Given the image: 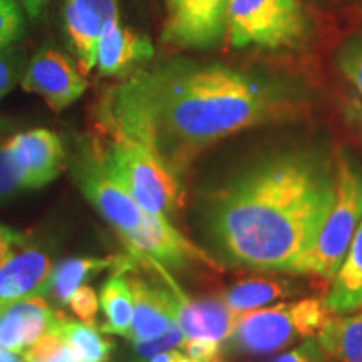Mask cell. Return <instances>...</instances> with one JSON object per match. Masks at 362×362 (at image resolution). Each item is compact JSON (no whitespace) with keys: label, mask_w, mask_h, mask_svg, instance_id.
Instances as JSON below:
<instances>
[{"label":"cell","mask_w":362,"mask_h":362,"mask_svg":"<svg viewBox=\"0 0 362 362\" xmlns=\"http://www.w3.org/2000/svg\"><path fill=\"white\" fill-rule=\"evenodd\" d=\"M304 107V94L285 79L175 59L107 90L98 124L104 136L141 144L181 176L221 139L292 119Z\"/></svg>","instance_id":"6da1fadb"},{"label":"cell","mask_w":362,"mask_h":362,"mask_svg":"<svg viewBox=\"0 0 362 362\" xmlns=\"http://www.w3.org/2000/svg\"><path fill=\"white\" fill-rule=\"evenodd\" d=\"M334 187L336 166L319 149L257 158L208 197L211 245L228 264L293 274L319 237Z\"/></svg>","instance_id":"7a4b0ae2"},{"label":"cell","mask_w":362,"mask_h":362,"mask_svg":"<svg viewBox=\"0 0 362 362\" xmlns=\"http://www.w3.org/2000/svg\"><path fill=\"white\" fill-rule=\"evenodd\" d=\"M104 138L106 141L93 144L90 155L103 163L107 173L148 214L163 216L175 214L183 198L180 176L141 144L110 136Z\"/></svg>","instance_id":"3957f363"},{"label":"cell","mask_w":362,"mask_h":362,"mask_svg":"<svg viewBox=\"0 0 362 362\" xmlns=\"http://www.w3.org/2000/svg\"><path fill=\"white\" fill-rule=\"evenodd\" d=\"M336 187L330 210L314 247L298 262L293 274H314L332 280L341 269L356 230L362 221V168L347 153H337Z\"/></svg>","instance_id":"277c9868"},{"label":"cell","mask_w":362,"mask_h":362,"mask_svg":"<svg viewBox=\"0 0 362 362\" xmlns=\"http://www.w3.org/2000/svg\"><path fill=\"white\" fill-rule=\"evenodd\" d=\"M332 317L324 300L302 298L293 304H275L238 315L228 337L230 351L245 356L277 352L298 337H317Z\"/></svg>","instance_id":"5b68a950"},{"label":"cell","mask_w":362,"mask_h":362,"mask_svg":"<svg viewBox=\"0 0 362 362\" xmlns=\"http://www.w3.org/2000/svg\"><path fill=\"white\" fill-rule=\"evenodd\" d=\"M309 33L310 17L300 0H228L226 34L233 47L296 49Z\"/></svg>","instance_id":"8992f818"},{"label":"cell","mask_w":362,"mask_h":362,"mask_svg":"<svg viewBox=\"0 0 362 362\" xmlns=\"http://www.w3.org/2000/svg\"><path fill=\"white\" fill-rule=\"evenodd\" d=\"M76 176L84 197L115 226L121 238L131 237L144 225L148 211L136 203L134 198L107 173L103 163L90 153L78 163Z\"/></svg>","instance_id":"52a82bcc"},{"label":"cell","mask_w":362,"mask_h":362,"mask_svg":"<svg viewBox=\"0 0 362 362\" xmlns=\"http://www.w3.org/2000/svg\"><path fill=\"white\" fill-rule=\"evenodd\" d=\"M228 0H168L163 39L185 49L214 47L226 34Z\"/></svg>","instance_id":"ba28073f"},{"label":"cell","mask_w":362,"mask_h":362,"mask_svg":"<svg viewBox=\"0 0 362 362\" xmlns=\"http://www.w3.org/2000/svg\"><path fill=\"white\" fill-rule=\"evenodd\" d=\"M22 88L45 99L54 111H62L83 96L88 81L71 59L54 47H44L30 59L22 76Z\"/></svg>","instance_id":"9c48e42d"},{"label":"cell","mask_w":362,"mask_h":362,"mask_svg":"<svg viewBox=\"0 0 362 362\" xmlns=\"http://www.w3.org/2000/svg\"><path fill=\"white\" fill-rule=\"evenodd\" d=\"M131 255L155 260L166 267H183L188 262H203L215 267V260L183 237L163 215L149 214L141 228L123 240Z\"/></svg>","instance_id":"30bf717a"},{"label":"cell","mask_w":362,"mask_h":362,"mask_svg":"<svg viewBox=\"0 0 362 362\" xmlns=\"http://www.w3.org/2000/svg\"><path fill=\"white\" fill-rule=\"evenodd\" d=\"M155 262V260H153ZM156 269L170 285L176 298V322L183 330L187 339H206V341L223 342L232 336L238 315L223 298H188L180 287L173 282V279L166 274L165 267L155 262Z\"/></svg>","instance_id":"8fae6325"},{"label":"cell","mask_w":362,"mask_h":362,"mask_svg":"<svg viewBox=\"0 0 362 362\" xmlns=\"http://www.w3.org/2000/svg\"><path fill=\"white\" fill-rule=\"evenodd\" d=\"M133 293L131 342L155 339L176 324V298L170 285L151 284L138 275L128 277Z\"/></svg>","instance_id":"7c38bea8"},{"label":"cell","mask_w":362,"mask_h":362,"mask_svg":"<svg viewBox=\"0 0 362 362\" xmlns=\"http://www.w3.org/2000/svg\"><path fill=\"white\" fill-rule=\"evenodd\" d=\"M52 260L39 247H24L0 267V312L33 296H44Z\"/></svg>","instance_id":"4fadbf2b"},{"label":"cell","mask_w":362,"mask_h":362,"mask_svg":"<svg viewBox=\"0 0 362 362\" xmlns=\"http://www.w3.org/2000/svg\"><path fill=\"white\" fill-rule=\"evenodd\" d=\"M61 312L54 310L44 296H33L0 312V347L22 354L30 344L57 324Z\"/></svg>","instance_id":"5bb4252c"},{"label":"cell","mask_w":362,"mask_h":362,"mask_svg":"<svg viewBox=\"0 0 362 362\" xmlns=\"http://www.w3.org/2000/svg\"><path fill=\"white\" fill-rule=\"evenodd\" d=\"M153 52L148 37L131 33L119 24V19L107 21L103 24L96 67L101 76H124L134 66L149 61Z\"/></svg>","instance_id":"9a60e30c"},{"label":"cell","mask_w":362,"mask_h":362,"mask_svg":"<svg viewBox=\"0 0 362 362\" xmlns=\"http://www.w3.org/2000/svg\"><path fill=\"white\" fill-rule=\"evenodd\" d=\"M136 265L133 255L128 257H106V259H69L61 262L51 272L45 296H49L57 304H69V298L86 280L99 272L112 269L115 274H126Z\"/></svg>","instance_id":"2e32d148"},{"label":"cell","mask_w":362,"mask_h":362,"mask_svg":"<svg viewBox=\"0 0 362 362\" xmlns=\"http://www.w3.org/2000/svg\"><path fill=\"white\" fill-rule=\"evenodd\" d=\"M25 158L29 170V189L40 188L57 178L64 168V149L61 139L47 129H30L12 136Z\"/></svg>","instance_id":"e0dca14e"},{"label":"cell","mask_w":362,"mask_h":362,"mask_svg":"<svg viewBox=\"0 0 362 362\" xmlns=\"http://www.w3.org/2000/svg\"><path fill=\"white\" fill-rule=\"evenodd\" d=\"M64 22L67 37L78 57L81 72H88L96 67L103 19L84 0H66Z\"/></svg>","instance_id":"ac0fdd59"},{"label":"cell","mask_w":362,"mask_h":362,"mask_svg":"<svg viewBox=\"0 0 362 362\" xmlns=\"http://www.w3.org/2000/svg\"><path fill=\"white\" fill-rule=\"evenodd\" d=\"M324 305L332 314H349L362 307V221L341 269L332 279V287L324 298Z\"/></svg>","instance_id":"d6986e66"},{"label":"cell","mask_w":362,"mask_h":362,"mask_svg":"<svg viewBox=\"0 0 362 362\" xmlns=\"http://www.w3.org/2000/svg\"><path fill=\"white\" fill-rule=\"evenodd\" d=\"M315 339L325 356L339 362H362V312L332 314Z\"/></svg>","instance_id":"ffe728a7"},{"label":"cell","mask_w":362,"mask_h":362,"mask_svg":"<svg viewBox=\"0 0 362 362\" xmlns=\"http://www.w3.org/2000/svg\"><path fill=\"white\" fill-rule=\"evenodd\" d=\"M101 302L104 322L99 330L104 334L123 336L129 341L133 329V293L126 274H115L101 288Z\"/></svg>","instance_id":"44dd1931"},{"label":"cell","mask_w":362,"mask_h":362,"mask_svg":"<svg viewBox=\"0 0 362 362\" xmlns=\"http://www.w3.org/2000/svg\"><path fill=\"white\" fill-rule=\"evenodd\" d=\"M293 292H297V288L293 287V284L285 282V280L248 279L230 287L221 298L233 312L243 314V312L270 305L272 302L292 296Z\"/></svg>","instance_id":"7402d4cb"},{"label":"cell","mask_w":362,"mask_h":362,"mask_svg":"<svg viewBox=\"0 0 362 362\" xmlns=\"http://www.w3.org/2000/svg\"><path fill=\"white\" fill-rule=\"evenodd\" d=\"M57 329L81 362H106L110 359L115 344L103 337L96 325L76 322L61 312Z\"/></svg>","instance_id":"603a6c76"},{"label":"cell","mask_w":362,"mask_h":362,"mask_svg":"<svg viewBox=\"0 0 362 362\" xmlns=\"http://www.w3.org/2000/svg\"><path fill=\"white\" fill-rule=\"evenodd\" d=\"M21 189H29L25 158L11 138H0V200Z\"/></svg>","instance_id":"cb8c5ba5"},{"label":"cell","mask_w":362,"mask_h":362,"mask_svg":"<svg viewBox=\"0 0 362 362\" xmlns=\"http://www.w3.org/2000/svg\"><path fill=\"white\" fill-rule=\"evenodd\" d=\"M21 356L24 362H81L59 332L57 324L30 344Z\"/></svg>","instance_id":"d4e9b609"},{"label":"cell","mask_w":362,"mask_h":362,"mask_svg":"<svg viewBox=\"0 0 362 362\" xmlns=\"http://www.w3.org/2000/svg\"><path fill=\"white\" fill-rule=\"evenodd\" d=\"M337 66L362 98V33L352 35L337 52Z\"/></svg>","instance_id":"484cf974"},{"label":"cell","mask_w":362,"mask_h":362,"mask_svg":"<svg viewBox=\"0 0 362 362\" xmlns=\"http://www.w3.org/2000/svg\"><path fill=\"white\" fill-rule=\"evenodd\" d=\"M24 34V13L17 0H0V51Z\"/></svg>","instance_id":"4316f807"},{"label":"cell","mask_w":362,"mask_h":362,"mask_svg":"<svg viewBox=\"0 0 362 362\" xmlns=\"http://www.w3.org/2000/svg\"><path fill=\"white\" fill-rule=\"evenodd\" d=\"M185 334L178 322L171 325V327L166 330L163 336H158L155 339H148V341H136L134 344V352L139 359H151L160 352L176 349V347H181V344L185 342Z\"/></svg>","instance_id":"83f0119b"},{"label":"cell","mask_w":362,"mask_h":362,"mask_svg":"<svg viewBox=\"0 0 362 362\" xmlns=\"http://www.w3.org/2000/svg\"><path fill=\"white\" fill-rule=\"evenodd\" d=\"M22 66H24V59L19 49L11 45L0 51V98L6 96L17 84V81L22 79Z\"/></svg>","instance_id":"f1b7e54d"},{"label":"cell","mask_w":362,"mask_h":362,"mask_svg":"<svg viewBox=\"0 0 362 362\" xmlns=\"http://www.w3.org/2000/svg\"><path fill=\"white\" fill-rule=\"evenodd\" d=\"M69 305L72 312L79 317L81 322L88 325H96L99 298L93 287H89V285H81L78 291L71 296Z\"/></svg>","instance_id":"f546056e"},{"label":"cell","mask_w":362,"mask_h":362,"mask_svg":"<svg viewBox=\"0 0 362 362\" xmlns=\"http://www.w3.org/2000/svg\"><path fill=\"white\" fill-rule=\"evenodd\" d=\"M220 344L206 339H185L181 349L193 362H221Z\"/></svg>","instance_id":"4dcf8cb0"},{"label":"cell","mask_w":362,"mask_h":362,"mask_svg":"<svg viewBox=\"0 0 362 362\" xmlns=\"http://www.w3.org/2000/svg\"><path fill=\"white\" fill-rule=\"evenodd\" d=\"M325 352L320 347V344L309 337L304 344L296 347V349L287 352V354L279 356L272 362H324Z\"/></svg>","instance_id":"1f68e13d"},{"label":"cell","mask_w":362,"mask_h":362,"mask_svg":"<svg viewBox=\"0 0 362 362\" xmlns=\"http://www.w3.org/2000/svg\"><path fill=\"white\" fill-rule=\"evenodd\" d=\"M27 243V237L17 232V230L8 228L7 225L0 223V267L8 259H12L17 252L22 250Z\"/></svg>","instance_id":"d6a6232c"},{"label":"cell","mask_w":362,"mask_h":362,"mask_svg":"<svg viewBox=\"0 0 362 362\" xmlns=\"http://www.w3.org/2000/svg\"><path fill=\"white\" fill-rule=\"evenodd\" d=\"M84 2H88L89 6L99 13V17L103 19V24L107 21L119 19L116 0H84Z\"/></svg>","instance_id":"836d02e7"},{"label":"cell","mask_w":362,"mask_h":362,"mask_svg":"<svg viewBox=\"0 0 362 362\" xmlns=\"http://www.w3.org/2000/svg\"><path fill=\"white\" fill-rule=\"evenodd\" d=\"M149 362H193V361L189 359L185 352L170 349V351L160 352V354H156L155 357H151Z\"/></svg>","instance_id":"e575fe53"},{"label":"cell","mask_w":362,"mask_h":362,"mask_svg":"<svg viewBox=\"0 0 362 362\" xmlns=\"http://www.w3.org/2000/svg\"><path fill=\"white\" fill-rule=\"evenodd\" d=\"M346 111H347V117L351 119V123L356 126L357 131H359L362 136V103L352 99Z\"/></svg>","instance_id":"d590c367"},{"label":"cell","mask_w":362,"mask_h":362,"mask_svg":"<svg viewBox=\"0 0 362 362\" xmlns=\"http://www.w3.org/2000/svg\"><path fill=\"white\" fill-rule=\"evenodd\" d=\"M22 6H24L27 16L30 19H37L40 13L44 12L45 6H47V0H22Z\"/></svg>","instance_id":"8d00e7d4"},{"label":"cell","mask_w":362,"mask_h":362,"mask_svg":"<svg viewBox=\"0 0 362 362\" xmlns=\"http://www.w3.org/2000/svg\"><path fill=\"white\" fill-rule=\"evenodd\" d=\"M0 362H24V359H22V356L17 354V352L0 347Z\"/></svg>","instance_id":"74e56055"}]
</instances>
